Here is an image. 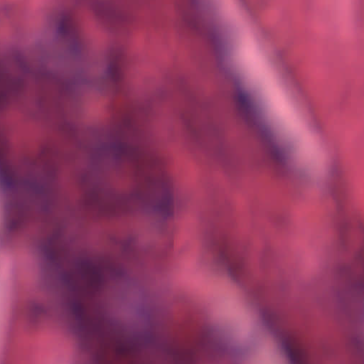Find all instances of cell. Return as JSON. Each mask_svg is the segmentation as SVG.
Instances as JSON below:
<instances>
[{
  "mask_svg": "<svg viewBox=\"0 0 364 364\" xmlns=\"http://www.w3.org/2000/svg\"><path fill=\"white\" fill-rule=\"evenodd\" d=\"M203 11L221 63L262 134L287 164L323 172L327 156L318 131L244 8L209 0Z\"/></svg>",
  "mask_w": 364,
  "mask_h": 364,
  "instance_id": "1",
  "label": "cell"
}]
</instances>
